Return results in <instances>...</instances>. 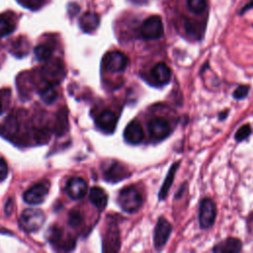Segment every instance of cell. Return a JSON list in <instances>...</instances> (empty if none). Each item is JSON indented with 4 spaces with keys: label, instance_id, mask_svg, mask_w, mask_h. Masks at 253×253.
Here are the masks:
<instances>
[{
    "label": "cell",
    "instance_id": "26",
    "mask_svg": "<svg viewBox=\"0 0 253 253\" xmlns=\"http://www.w3.org/2000/svg\"><path fill=\"white\" fill-rule=\"evenodd\" d=\"M188 9L195 14H202L207 7V0H187Z\"/></svg>",
    "mask_w": 253,
    "mask_h": 253
},
{
    "label": "cell",
    "instance_id": "17",
    "mask_svg": "<svg viewBox=\"0 0 253 253\" xmlns=\"http://www.w3.org/2000/svg\"><path fill=\"white\" fill-rule=\"evenodd\" d=\"M90 202L99 210H104L108 203V196L106 192L100 187H92L89 192Z\"/></svg>",
    "mask_w": 253,
    "mask_h": 253
},
{
    "label": "cell",
    "instance_id": "3",
    "mask_svg": "<svg viewBox=\"0 0 253 253\" xmlns=\"http://www.w3.org/2000/svg\"><path fill=\"white\" fill-rule=\"evenodd\" d=\"M44 222V213L38 209L25 210L19 219L20 226L27 232H35L39 230Z\"/></svg>",
    "mask_w": 253,
    "mask_h": 253
},
{
    "label": "cell",
    "instance_id": "12",
    "mask_svg": "<svg viewBox=\"0 0 253 253\" xmlns=\"http://www.w3.org/2000/svg\"><path fill=\"white\" fill-rule=\"evenodd\" d=\"M118 123L117 116L112 111H104L96 119L97 126L105 133H113Z\"/></svg>",
    "mask_w": 253,
    "mask_h": 253
},
{
    "label": "cell",
    "instance_id": "8",
    "mask_svg": "<svg viewBox=\"0 0 253 253\" xmlns=\"http://www.w3.org/2000/svg\"><path fill=\"white\" fill-rule=\"evenodd\" d=\"M172 232L171 223L163 216H160L156 222L153 234V243L156 249L162 248L168 241Z\"/></svg>",
    "mask_w": 253,
    "mask_h": 253
},
{
    "label": "cell",
    "instance_id": "31",
    "mask_svg": "<svg viewBox=\"0 0 253 253\" xmlns=\"http://www.w3.org/2000/svg\"><path fill=\"white\" fill-rule=\"evenodd\" d=\"M249 89H250V88H249V86H247V85H239V86L234 90L232 96H233L235 99H237V100L244 99V98L247 96V94H248V92H249Z\"/></svg>",
    "mask_w": 253,
    "mask_h": 253
},
{
    "label": "cell",
    "instance_id": "5",
    "mask_svg": "<svg viewBox=\"0 0 253 253\" xmlns=\"http://www.w3.org/2000/svg\"><path fill=\"white\" fill-rule=\"evenodd\" d=\"M216 216L215 204L211 199L205 198L202 200L199 209V223L202 229H207L211 227Z\"/></svg>",
    "mask_w": 253,
    "mask_h": 253
},
{
    "label": "cell",
    "instance_id": "30",
    "mask_svg": "<svg viewBox=\"0 0 253 253\" xmlns=\"http://www.w3.org/2000/svg\"><path fill=\"white\" fill-rule=\"evenodd\" d=\"M19 4L22 6L31 9V10H38L40 9L45 0H17Z\"/></svg>",
    "mask_w": 253,
    "mask_h": 253
},
{
    "label": "cell",
    "instance_id": "6",
    "mask_svg": "<svg viewBox=\"0 0 253 253\" xmlns=\"http://www.w3.org/2000/svg\"><path fill=\"white\" fill-rule=\"evenodd\" d=\"M128 58L126 55L119 50L109 51L103 58V65L106 70L110 72L124 71L127 65Z\"/></svg>",
    "mask_w": 253,
    "mask_h": 253
},
{
    "label": "cell",
    "instance_id": "9",
    "mask_svg": "<svg viewBox=\"0 0 253 253\" xmlns=\"http://www.w3.org/2000/svg\"><path fill=\"white\" fill-rule=\"evenodd\" d=\"M48 193V184L45 182H40L29 188L23 198L29 205H39L43 202L45 196Z\"/></svg>",
    "mask_w": 253,
    "mask_h": 253
},
{
    "label": "cell",
    "instance_id": "13",
    "mask_svg": "<svg viewBox=\"0 0 253 253\" xmlns=\"http://www.w3.org/2000/svg\"><path fill=\"white\" fill-rule=\"evenodd\" d=\"M125 140L131 144H138L144 137V132L141 125L137 121H132L125 128L124 131Z\"/></svg>",
    "mask_w": 253,
    "mask_h": 253
},
{
    "label": "cell",
    "instance_id": "2",
    "mask_svg": "<svg viewBox=\"0 0 253 253\" xmlns=\"http://www.w3.org/2000/svg\"><path fill=\"white\" fill-rule=\"evenodd\" d=\"M41 76L47 84L54 86L59 84L65 77V68L63 62L59 58H49L42 67Z\"/></svg>",
    "mask_w": 253,
    "mask_h": 253
},
{
    "label": "cell",
    "instance_id": "24",
    "mask_svg": "<svg viewBox=\"0 0 253 253\" xmlns=\"http://www.w3.org/2000/svg\"><path fill=\"white\" fill-rule=\"evenodd\" d=\"M40 96L45 104H52L58 97V93L54 88V85L47 84L40 91Z\"/></svg>",
    "mask_w": 253,
    "mask_h": 253
},
{
    "label": "cell",
    "instance_id": "29",
    "mask_svg": "<svg viewBox=\"0 0 253 253\" xmlns=\"http://www.w3.org/2000/svg\"><path fill=\"white\" fill-rule=\"evenodd\" d=\"M250 133H251V126L250 125L245 124L237 129V131L235 132L234 138L236 141H242L246 139L250 135Z\"/></svg>",
    "mask_w": 253,
    "mask_h": 253
},
{
    "label": "cell",
    "instance_id": "20",
    "mask_svg": "<svg viewBox=\"0 0 253 253\" xmlns=\"http://www.w3.org/2000/svg\"><path fill=\"white\" fill-rule=\"evenodd\" d=\"M178 166H179V162H176V163H174V164L170 167V169H169V171H168V173H167V175H166V177H165L164 183H163V185L161 186L160 191H159V194H158V198H159L160 201H161V200H164V199L166 198V196H167V194H168V191L170 190V188H171V186H172V184H173L174 177H175V172H176V170L178 169Z\"/></svg>",
    "mask_w": 253,
    "mask_h": 253
},
{
    "label": "cell",
    "instance_id": "7",
    "mask_svg": "<svg viewBox=\"0 0 253 253\" xmlns=\"http://www.w3.org/2000/svg\"><path fill=\"white\" fill-rule=\"evenodd\" d=\"M148 131L153 140L160 141L170 134V124L164 118H153L148 122Z\"/></svg>",
    "mask_w": 253,
    "mask_h": 253
},
{
    "label": "cell",
    "instance_id": "11",
    "mask_svg": "<svg viewBox=\"0 0 253 253\" xmlns=\"http://www.w3.org/2000/svg\"><path fill=\"white\" fill-rule=\"evenodd\" d=\"M66 194L73 200L82 199L87 193V184L80 177H72L65 186Z\"/></svg>",
    "mask_w": 253,
    "mask_h": 253
},
{
    "label": "cell",
    "instance_id": "4",
    "mask_svg": "<svg viewBox=\"0 0 253 253\" xmlns=\"http://www.w3.org/2000/svg\"><path fill=\"white\" fill-rule=\"evenodd\" d=\"M139 33L144 40H157L163 35V23L159 16H150L141 24Z\"/></svg>",
    "mask_w": 253,
    "mask_h": 253
},
{
    "label": "cell",
    "instance_id": "21",
    "mask_svg": "<svg viewBox=\"0 0 253 253\" xmlns=\"http://www.w3.org/2000/svg\"><path fill=\"white\" fill-rule=\"evenodd\" d=\"M18 128H19V125L17 120L13 117H9V118H6V120L3 122L2 125H0V133L6 136L14 135L18 131Z\"/></svg>",
    "mask_w": 253,
    "mask_h": 253
},
{
    "label": "cell",
    "instance_id": "22",
    "mask_svg": "<svg viewBox=\"0 0 253 253\" xmlns=\"http://www.w3.org/2000/svg\"><path fill=\"white\" fill-rule=\"evenodd\" d=\"M15 30V23L13 19L7 15H0V37H6L12 34Z\"/></svg>",
    "mask_w": 253,
    "mask_h": 253
},
{
    "label": "cell",
    "instance_id": "25",
    "mask_svg": "<svg viewBox=\"0 0 253 253\" xmlns=\"http://www.w3.org/2000/svg\"><path fill=\"white\" fill-rule=\"evenodd\" d=\"M185 31L188 35L193 37H200L202 34V25L199 22L187 20L185 22Z\"/></svg>",
    "mask_w": 253,
    "mask_h": 253
},
{
    "label": "cell",
    "instance_id": "27",
    "mask_svg": "<svg viewBox=\"0 0 253 253\" xmlns=\"http://www.w3.org/2000/svg\"><path fill=\"white\" fill-rule=\"evenodd\" d=\"M29 51V44L27 41L23 39H19L17 42H14L13 44V50L12 52L17 55V56H23L27 54Z\"/></svg>",
    "mask_w": 253,
    "mask_h": 253
},
{
    "label": "cell",
    "instance_id": "18",
    "mask_svg": "<svg viewBox=\"0 0 253 253\" xmlns=\"http://www.w3.org/2000/svg\"><path fill=\"white\" fill-rule=\"evenodd\" d=\"M120 248V234L117 227L110 228L105 236L104 250L105 251H118Z\"/></svg>",
    "mask_w": 253,
    "mask_h": 253
},
{
    "label": "cell",
    "instance_id": "15",
    "mask_svg": "<svg viewBox=\"0 0 253 253\" xmlns=\"http://www.w3.org/2000/svg\"><path fill=\"white\" fill-rule=\"evenodd\" d=\"M100 24L99 16L94 12H86L79 19V26L85 33L94 32Z\"/></svg>",
    "mask_w": 253,
    "mask_h": 253
},
{
    "label": "cell",
    "instance_id": "16",
    "mask_svg": "<svg viewBox=\"0 0 253 253\" xmlns=\"http://www.w3.org/2000/svg\"><path fill=\"white\" fill-rule=\"evenodd\" d=\"M242 248V243L239 239L234 237H229L226 240L216 244L213 248V252H221V253H236L239 252Z\"/></svg>",
    "mask_w": 253,
    "mask_h": 253
},
{
    "label": "cell",
    "instance_id": "33",
    "mask_svg": "<svg viewBox=\"0 0 253 253\" xmlns=\"http://www.w3.org/2000/svg\"><path fill=\"white\" fill-rule=\"evenodd\" d=\"M253 8V0H250L241 10H240V14H244L247 10H250V9H252Z\"/></svg>",
    "mask_w": 253,
    "mask_h": 253
},
{
    "label": "cell",
    "instance_id": "28",
    "mask_svg": "<svg viewBox=\"0 0 253 253\" xmlns=\"http://www.w3.org/2000/svg\"><path fill=\"white\" fill-rule=\"evenodd\" d=\"M82 222H83V217H82L81 213L78 211L73 210L69 212V214H68V223L71 227L76 228V227L80 226L82 224Z\"/></svg>",
    "mask_w": 253,
    "mask_h": 253
},
{
    "label": "cell",
    "instance_id": "14",
    "mask_svg": "<svg viewBox=\"0 0 253 253\" xmlns=\"http://www.w3.org/2000/svg\"><path fill=\"white\" fill-rule=\"evenodd\" d=\"M150 75L156 85L163 86L170 82L172 72L171 69L164 62H158L152 67Z\"/></svg>",
    "mask_w": 253,
    "mask_h": 253
},
{
    "label": "cell",
    "instance_id": "32",
    "mask_svg": "<svg viewBox=\"0 0 253 253\" xmlns=\"http://www.w3.org/2000/svg\"><path fill=\"white\" fill-rule=\"evenodd\" d=\"M8 175V166L6 161L3 158H0V181H3L7 178Z\"/></svg>",
    "mask_w": 253,
    "mask_h": 253
},
{
    "label": "cell",
    "instance_id": "1",
    "mask_svg": "<svg viewBox=\"0 0 253 253\" xmlns=\"http://www.w3.org/2000/svg\"><path fill=\"white\" fill-rule=\"evenodd\" d=\"M118 203L123 211L128 213H133L137 211L143 203V198L141 193L133 186H128L121 190Z\"/></svg>",
    "mask_w": 253,
    "mask_h": 253
},
{
    "label": "cell",
    "instance_id": "36",
    "mask_svg": "<svg viewBox=\"0 0 253 253\" xmlns=\"http://www.w3.org/2000/svg\"><path fill=\"white\" fill-rule=\"evenodd\" d=\"M227 114H228V111H227V110H226V112H225V111L222 112L221 114H219V119H220V120H223V119L227 116Z\"/></svg>",
    "mask_w": 253,
    "mask_h": 253
},
{
    "label": "cell",
    "instance_id": "35",
    "mask_svg": "<svg viewBox=\"0 0 253 253\" xmlns=\"http://www.w3.org/2000/svg\"><path fill=\"white\" fill-rule=\"evenodd\" d=\"M128 1L133 4H137V5H142L147 2V0H128Z\"/></svg>",
    "mask_w": 253,
    "mask_h": 253
},
{
    "label": "cell",
    "instance_id": "23",
    "mask_svg": "<svg viewBox=\"0 0 253 253\" xmlns=\"http://www.w3.org/2000/svg\"><path fill=\"white\" fill-rule=\"evenodd\" d=\"M34 52H35L37 59H39L41 61H46L51 57L52 52H53V47L49 43L44 42V43L38 44L35 47Z\"/></svg>",
    "mask_w": 253,
    "mask_h": 253
},
{
    "label": "cell",
    "instance_id": "10",
    "mask_svg": "<svg viewBox=\"0 0 253 253\" xmlns=\"http://www.w3.org/2000/svg\"><path fill=\"white\" fill-rule=\"evenodd\" d=\"M104 179L111 183H117L129 176L127 169L118 161H112L107 165L103 172Z\"/></svg>",
    "mask_w": 253,
    "mask_h": 253
},
{
    "label": "cell",
    "instance_id": "19",
    "mask_svg": "<svg viewBox=\"0 0 253 253\" xmlns=\"http://www.w3.org/2000/svg\"><path fill=\"white\" fill-rule=\"evenodd\" d=\"M67 110L66 108H60L57 112L55 124H54V132L56 135L60 136L65 133L68 129V119H67Z\"/></svg>",
    "mask_w": 253,
    "mask_h": 253
},
{
    "label": "cell",
    "instance_id": "34",
    "mask_svg": "<svg viewBox=\"0 0 253 253\" xmlns=\"http://www.w3.org/2000/svg\"><path fill=\"white\" fill-rule=\"evenodd\" d=\"M5 212L7 214H10L12 212V201L9 199L8 202L6 203V206H5Z\"/></svg>",
    "mask_w": 253,
    "mask_h": 253
},
{
    "label": "cell",
    "instance_id": "37",
    "mask_svg": "<svg viewBox=\"0 0 253 253\" xmlns=\"http://www.w3.org/2000/svg\"><path fill=\"white\" fill-rule=\"evenodd\" d=\"M1 112H2V105H1V102H0V114H1Z\"/></svg>",
    "mask_w": 253,
    "mask_h": 253
}]
</instances>
